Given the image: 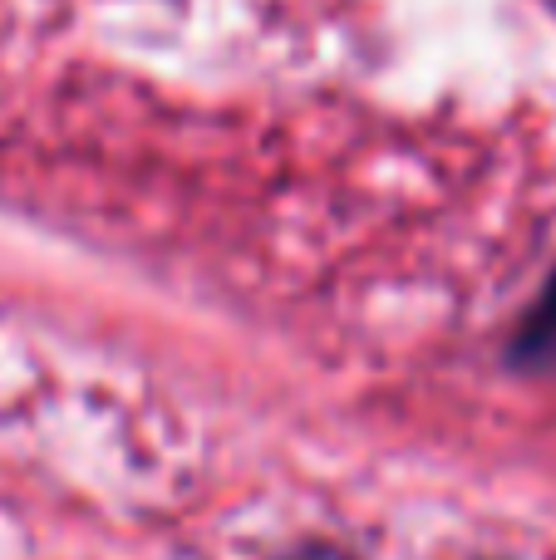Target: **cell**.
<instances>
[{"instance_id":"cell-1","label":"cell","mask_w":556,"mask_h":560,"mask_svg":"<svg viewBox=\"0 0 556 560\" xmlns=\"http://www.w3.org/2000/svg\"><path fill=\"white\" fill-rule=\"evenodd\" d=\"M512 359L528 369H556V276H552V285L542 290L537 305H532V315L522 319Z\"/></svg>"}]
</instances>
